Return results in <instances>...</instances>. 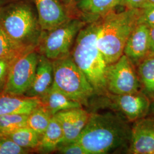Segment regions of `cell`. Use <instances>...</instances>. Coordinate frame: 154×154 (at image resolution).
<instances>
[{"label": "cell", "instance_id": "6da1fadb", "mask_svg": "<svg viewBox=\"0 0 154 154\" xmlns=\"http://www.w3.org/2000/svg\"><path fill=\"white\" fill-rule=\"evenodd\" d=\"M125 118L112 112L90 114L77 142L87 154H105L129 147L131 128Z\"/></svg>", "mask_w": 154, "mask_h": 154}, {"label": "cell", "instance_id": "7a4b0ae2", "mask_svg": "<svg viewBox=\"0 0 154 154\" xmlns=\"http://www.w3.org/2000/svg\"><path fill=\"white\" fill-rule=\"evenodd\" d=\"M100 19L86 24L77 35L71 55L85 74L95 94L106 96V72L109 65L97 44Z\"/></svg>", "mask_w": 154, "mask_h": 154}, {"label": "cell", "instance_id": "3957f363", "mask_svg": "<svg viewBox=\"0 0 154 154\" xmlns=\"http://www.w3.org/2000/svg\"><path fill=\"white\" fill-rule=\"evenodd\" d=\"M0 25L9 37L28 51L36 50L42 30L30 0H13L0 9Z\"/></svg>", "mask_w": 154, "mask_h": 154}, {"label": "cell", "instance_id": "277c9868", "mask_svg": "<svg viewBox=\"0 0 154 154\" xmlns=\"http://www.w3.org/2000/svg\"><path fill=\"white\" fill-rule=\"evenodd\" d=\"M139 9L114 11V9L100 18L97 44L109 65L123 54L127 40L138 25Z\"/></svg>", "mask_w": 154, "mask_h": 154}, {"label": "cell", "instance_id": "5b68a950", "mask_svg": "<svg viewBox=\"0 0 154 154\" xmlns=\"http://www.w3.org/2000/svg\"><path fill=\"white\" fill-rule=\"evenodd\" d=\"M53 86L70 98L88 106L95 93L94 90L70 55L53 61Z\"/></svg>", "mask_w": 154, "mask_h": 154}, {"label": "cell", "instance_id": "8992f818", "mask_svg": "<svg viewBox=\"0 0 154 154\" xmlns=\"http://www.w3.org/2000/svg\"><path fill=\"white\" fill-rule=\"evenodd\" d=\"M86 24L82 18L72 17L57 28L42 31L36 51L52 61L70 55L78 33Z\"/></svg>", "mask_w": 154, "mask_h": 154}, {"label": "cell", "instance_id": "52a82bcc", "mask_svg": "<svg viewBox=\"0 0 154 154\" xmlns=\"http://www.w3.org/2000/svg\"><path fill=\"white\" fill-rule=\"evenodd\" d=\"M106 79L107 94L113 95L137 92L141 86L135 66L125 54L108 66Z\"/></svg>", "mask_w": 154, "mask_h": 154}, {"label": "cell", "instance_id": "ba28073f", "mask_svg": "<svg viewBox=\"0 0 154 154\" xmlns=\"http://www.w3.org/2000/svg\"><path fill=\"white\" fill-rule=\"evenodd\" d=\"M39 54L33 50L17 59L11 65L2 92L24 95L30 88L38 62Z\"/></svg>", "mask_w": 154, "mask_h": 154}, {"label": "cell", "instance_id": "9c48e42d", "mask_svg": "<svg viewBox=\"0 0 154 154\" xmlns=\"http://www.w3.org/2000/svg\"><path fill=\"white\" fill-rule=\"evenodd\" d=\"M106 97L111 99L116 108L128 122H135L144 118L149 109V98L140 91L121 95L108 93Z\"/></svg>", "mask_w": 154, "mask_h": 154}, {"label": "cell", "instance_id": "30bf717a", "mask_svg": "<svg viewBox=\"0 0 154 154\" xmlns=\"http://www.w3.org/2000/svg\"><path fill=\"white\" fill-rule=\"evenodd\" d=\"M35 6L42 31L58 27L72 17L61 0H30Z\"/></svg>", "mask_w": 154, "mask_h": 154}, {"label": "cell", "instance_id": "8fae6325", "mask_svg": "<svg viewBox=\"0 0 154 154\" xmlns=\"http://www.w3.org/2000/svg\"><path fill=\"white\" fill-rule=\"evenodd\" d=\"M128 152L154 154V118L144 117L134 122Z\"/></svg>", "mask_w": 154, "mask_h": 154}, {"label": "cell", "instance_id": "7c38bea8", "mask_svg": "<svg viewBox=\"0 0 154 154\" xmlns=\"http://www.w3.org/2000/svg\"><path fill=\"white\" fill-rule=\"evenodd\" d=\"M90 115L83 107L63 111L54 115L61 124L64 135L61 145L77 141L88 122Z\"/></svg>", "mask_w": 154, "mask_h": 154}, {"label": "cell", "instance_id": "4fadbf2b", "mask_svg": "<svg viewBox=\"0 0 154 154\" xmlns=\"http://www.w3.org/2000/svg\"><path fill=\"white\" fill-rule=\"evenodd\" d=\"M150 50L149 27L145 24H138L127 40L123 54L134 66L149 56Z\"/></svg>", "mask_w": 154, "mask_h": 154}, {"label": "cell", "instance_id": "5bb4252c", "mask_svg": "<svg viewBox=\"0 0 154 154\" xmlns=\"http://www.w3.org/2000/svg\"><path fill=\"white\" fill-rule=\"evenodd\" d=\"M42 105L40 98L24 95L0 93V116L6 114H27Z\"/></svg>", "mask_w": 154, "mask_h": 154}, {"label": "cell", "instance_id": "9a60e30c", "mask_svg": "<svg viewBox=\"0 0 154 154\" xmlns=\"http://www.w3.org/2000/svg\"><path fill=\"white\" fill-rule=\"evenodd\" d=\"M53 81V61L44 55L39 54L33 82L24 95L41 98L51 88Z\"/></svg>", "mask_w": 154, "mask_h": 154}, {"label": "cell", "instance_id": "2e32d148", "mask_svg": "<svg viewBox=\"0 0 154 154\" xmlns=\"http://www.w3.org/2000/svg\"><path fill=\"white\" fill-rule=\"evenodd\" d=\"M40 99L42 105L53 116L63 111L83 107L80 102L70 98L53 86Z\"/></svg>", "mask_w": 154, "mask_h": 154}, {"label": "cell", "instance_id": "e0dca14e", "mask_svg": "<svg viewBox=\"0 0 154 154\" xmlns=\"http://www.w3.org/2000/svg\"><path fill=\"white\" fill-rule=\"evenodd\" d=\"M116 0H79L76 8L87 23L98 20L114 8Z\"/></svg>", "mask_w": 154, "mask_h": 154}, {"label": "cell", "instance_id": "ac0fdd59", "mask_svg": "<svg viewBox=\"0 0 154 154\" xmlns=\"http://www.w3.org/2000/svg\"><path fill=\"white\" fill-rule=\"evenodd\" d=\"M64 140L61 124L55 116H52L49 124L40 139L37 149L41 153H50L57 151Z\"/></svg>", "mask_w": 154, "mask_h": 154}, {"label": "cell", "instance_id": "d6986e66", "mask_svg": "<svg viewBox=\"0 0 154 154\" xmlns=\"http://www.w3.org/2000/svg\"><path fill=\"white\" fill-rule=\"evenodd\" d=\"M138 77L144 93L154 99V55H149L138 65Z\"/></svg>", "mask_w": 154, "mask_h": 154}, {"label": "cell", "instance_id": "ffe728a7", "mask_svg": "<svg viewBox=\"0 0 154 154\" xmlns=\"http://www.w3.org/2000/svg\"><path fill=\"white\" fill-rule=\"evenodd\" d=\"M14 142L24 149L37 150L41 136L29 127H23L7 135Z\"/></svg>", "mask_w": 154, "mask_h": 154}, {"label": "cell", "instance_id": "44dd1931", "mask_svg": "<svg viewBox=\"0 0 154 154\" xmlns=\"http://www.w3.org/2000/svg\"><path fill=\"white\" fill-rule=\"evenodd\" d=\"M29 52L16 44L0 25V60H16Z\"/></svg>", "mask_w": 154, "mask_h": 154}, {"label": "cell", "instance_id": "7402d4cb", "mask_svg": "<svg viewBox=\"0 0 154 154\" xmlns=\"http://www.w3.org/2000/svg\"><path fill=\"white\" fill-rule=\"evenodd\" d=\"M53 116L41 105L28 116L27 126L42 136L49 124Z\"/></svg>", "mask_w": 154, "mask_h": 154}, {"label": "cell", "instance_id": "603a6c76", "mask_svg": "<svg viewBox=\"0 0 154 154\" xmlns=\"http://www.w3.org/2000/svg\"><path fill=\"white\" fill-rule=\"evenodd\" d=\"M27 114H6L0 116V134L7 136L27 126Z\"/></svg>", "mask_w": 154, "mask_h": 154}, {"label": "cell", "instance_id": "cb8c5ba5", "mask_svg": "<svg viewBox=\"0 0 154 154\" xmlns=\"http://www.w3.org/2000/svg\"><path fill=\"white\" fill-rule=\"evenodd\" d=\"M30 151L20 146L7 136H4L0 139V154H28Z\"/></svg>", "mask_w": 154, "mask_h": 154}, {"label": "cell", "instance_id": "d4e9b609", "mask_svg": "<svg viewBox=\"0 0 154 154\" xmlns=\"http://www.w3.org/2000/svg\"><path fill=\"white\" fill-rule=\"evenodd\" d=\"M138 24H145L148 26L154 25V4H146L139 8Z\"/></svg>", "mask_w": 154, "mask_h": 154}, {"label": "cell", "instance_id": "484cf974", "mask_svg": "<svg viewBox=\"0 0 154 154\" xmlns=\"http://www.w3.org/2000/svg\"><path fill=\"white\" fill-rule=\"evenodd\" d=\"M57 151L60 154H87L82 146L77 141L61 145Z\"/></svg>", "mask_w": 154, "mask_h": 154}, {"label": "cell", "instance_id": "4316f807", "mask_svg": "<svg viewBox=\"0 0 154 154\" xmlns=\"http://www.w3.org/2000/svg\"><path fill=\"white\" fill-rule=\"evenodd\" d=\"M16 60H0V93L4 89L11 67Z\"/></svg>", "mask_w": 154, "mask_h": 154}, {"label": "cell", "instance_id": "83f0119b", "mask_svg": "<svg viewBox=\"0 0 154 154\" xmlns=\"http://www.w3.org/2000/svg\"><path fill=\"white\" fill-rule=\"evenodd\" d=\"M147 0H116L115 7L121 6L126 9H139L143 6Z\"/></svg>", "mask_w": 154, "mask_h": 154}, {"label": "cell", "instance_id": "f1b7e54d", "mask_svg": "<svg viewBox=\"0 0 154 154\" xmlns=\"http://www.w3.org/2000/svg\"><path fill=\"white\" fill-rule=\"evenodd\" d=\"M149 27L150 42V50L149 55H154V25Z\"/></svg>", "mask_w": 154, "mask_h": 154}, {"label": "cell", "instance_id": "f546056e", "mask_svg": "<svg viewBox=\"0 0 154 154\" xmlns=\"http://www.w3.org/2000/svg\"><path fill=\"white\" fill-rule=\"evenodd\" d=\"M63 4L65 6L68 11L70 12L72 16V12L75 8H76V2L75 0H61Z\"/></svg>", "mask_w": 154, "mask_h": 154}, {"label": "cell", "instance_id": "4dcf8cb0", "mask_svg": "<svg viewBox=\"0 0 154 154\" xmlns=\"http://www.w3.org/2000/svg\"><path fill=\"white\" fill-rule=\"evenodd\" d=\"M13 0H0V9L3 6L5 5L6 4L11 2Z\"/></svg>", "mask_w": 154, "mask_h": 154}, {"label": "cell", "instance_id": "1f68e13d", "mask_svg": "<svg viewBox=\"0 0 154 154\" xmlns=\"http://www.w3.org/2000/svg\"><path fill=\"white\" fill-rule=\"evenodd\" d=\"M146 4H154V0H147Z\"/></svg>", "mask_w": 154, "mask_h": 154}, {"label": "cell", "instance_id": "d6a6232c", "mask_svg": "<svg viewBox=\"0 0 154 154\" xmlns=\"http://www.w3.org/2000/svg\"><path fill=\"white\" fill-rule=\"evenodd\" d=\"M4 136V135H2V134H0V139L1 138H2Z\"/></svg>", "mask_w": 154, "mask_h": 154}, {"label": "cell", "instance_id": "836d02e7", "mask_svg": "<svg viewBox=\"0 0 154 154\" xmlns=\"http://www.w3.org/2000/svg\"><path fill=\"white\" fill-rule=\"evenodd\" d=\"M79 1V0H75V2H77V1Z\"/></svg>", "mask_w": 154, "mask_h": 154}]
</instances>
